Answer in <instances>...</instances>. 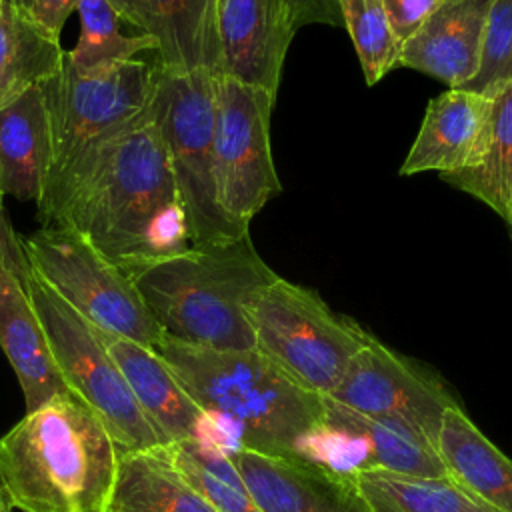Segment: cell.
I'll return each instance as SVG.
<instances>
[{
    "instance_id": "6da1fadb",
    "label": "cell",
    "mask_w": 512,
    "mask_h": 512,
    "mask_svg": "<svg viewBox=\"0 0 512 512\" xmlns=\"http://www.w3.org/2000/svg\"><path fill=\"white\" fill-rule=\"evenodd\" d=\"M52 226L80 232L130 278L192 246L168 154L150 116L100 154Z\"/></svg>"
},
{
    "instance_id": "7a4b0ae2",
    "label": "cell",
    "mask_w": 512,
    "mask_h": 512,
    "mask_svg": "<svg viewBox=\"0 0 512 512\" xmlns=\"http://www.w3.org/2000/svg\"><path fill=\"white\" fill-rule=\"evenodd\" d=\"M156 352L202 408L198 444L222 454L300 456L326 422L324 398L304 390L260 350H214L164 334Z\"/></svg>"
},
{
    "instance_id": "3957f363",
    "label": "cell",
    "mask_w": 512,
    "mask_h": 512,
    "mask_svg": "<svg viewBox=\"0 0 512 512\" xmlns=\"http://www.w3.org/2000/svg\"><path fill=\"white\" fill-rule=\"evenodd\" d=\"M118 450L100 416L66 392L0 440V484L22 512H106Z\"/></svg>"
},
{
    "instance_id": "277c9868",
    "label": "cell",
    "mask_w": 512,
    "mask_h": 512,
    "mask_svg": "<svg viewBox=\"0 0 512 512\" xmlns=\"http://www.w3.org/2000/svg\"><path fill=\"white\" fill-rule=\"evenodd\" d=\"M274 278L276 272L258 256L250 234L190 246L132 276L166 336L214 350L256 346L248 308Z\"/></svg>"
},
{
    "instance_id": "5b68a950",
    "label": "cell",
    "mask_w": 512,
    "mask_h": 512,
    "mask_svg": "<svg viewBox=\"0 0 512 512\" xmlns=\"http://www.w3.org/2000/svg\"><path fill=\"white\" fill-rule=\"evenodd\" d=\"M160 76L156 58H134L94 74H80L62 58L58 72L40 84L52 144L46 190L36 206L40 226L56 224L100 154L150 116Z\"/></svg>"
},
{
    "instance_id": "8992f818",
    "label": "cell",
    "mask_w": 512,
    "mask_h": 512,
    "mask_svg": "<svg viewBox=\"0 0 512 512\" xmlns=\"http://www.w3.org/2000/svg\"><path fill=\"white\" fill-rule=\"evenodd\" d=\"M256 350L298 386L328 398L352 358L370 340L352 318L334 312L316 290L276 274L248 308Z\"/></svg>"
},
{
    "instance_id": "52a82bcc",
    "label": "cell",
    "mask_w": 512,
    "mask_h": 512,
    "mask_svg": "<svg viewBox=\"0 0 512 512\" xmlns=\"http://www.w3.org/2000/svg\"><path fill=\"white\" fill-rule=\"evenodd\" d=\"M214 92L212 72L162 70L150 106V120L164 142L192 246L232 242L250 234V228L232 220L218 200Z\"/></svg>"
},
{
    "instance_id": "ba28073f",
    "label": "cell",
    "mask_w": 512,
    "mask_h": 512,
    "mask_svg": "<svg viewBox=\"0 0 512 512\" xmlns=\"http://www.w3.org/2000/svg\"><path fill=\"white\" fill-rule=\"evenodd\" d=\"M30 270L88 324L156 350L164 338L134 280L80 232L40 226L22 238Z\"/></svg>"
},
{
    "instance_id": "9c48e42d",
    "label": "cell",
    "mask_w": 512,
    "mask_h": 512,
    "mask_svg": "<svg viewBox=\"0 0 512 512\" xmlns=\"http://www.w3.org/2000/svg\"><path fill=\"white\" fill-rule=\"evenodd\" d=\"M22 282L68 390L100 416L118 448L150 450L162 446L120 368L98 340L94 326L40 280L30 266Z\"/></svg>"
},
{
    "instance_id": "30bf717a",
    "label": "cell",
    "mask_w": 512,
    "mask_h": 512,
    "mask_svg": "<svg viewBox=\"0 0 512 512\" xmlns=\"http://www.w3.org/2000/svg\"><path fill=\"white\" fill-rule=\"evenodd\" d=\"M276 96L258 86L216 74L214 162L224 212L250 228L264 204L280 194L270 150V114Z\"/></svg>"
},
{
    "instance_id": "8fae6325",
    "label": "cell",
    "mask_w": 512,
    "mask_h": 512,
    "mask_svg": "<svg viewBox=\"0 0 512 512\" xmlns=\"http://www.w3.org/2000/svg\"><path fill=\"white\" fill-rule=\"evenodd\" d=\"M328 398L368 416L398 418L432 446H436L444 410L460 404L436 372L398 354L374 334L352 358Z\"/></svg>"
},
{
    "instance_id": "7c38bea8",
    "label": "cell",
    "mask_w": 512,
    "mask_h": 512,
    "mask_svg": "<svg viewBox=\"0 0 512 512\" xmlns=\"http://www.w3.org/2000/svg\"><path fill=\"white\" fill-rule=\"evenodd\" d=\"M298 28L288 0H216L220 74L276 96Z\"/></svg>"
},
{
    "instance_id": "4fadbf2b",
    "label": "cell",
    "mask_w": 512,
    "mask_h": 512,
    "mask_svg": "<svg viewBox=\"0 0 512 512\" xmlns=\"http://www.w3.org/2000/svg\"><path fill=\"white\" fill-rule=\"evenodd\" d=\"M228 460L264 512H368L348 474L308 458L240 448Z\"/></svg>"
},
{
    "instance_id": "5bb4252c",
    "label": "cell",
    "mask_w": 512,
    "mask_h": 512,
    "mask_svg": "<svg viewBox=\"0 0 512 512\" xmlns=\"http://www.w3.org/2000/svg\"><path fill=\"white\" fill-rule=\"evenodd\" d=\"M94 332L120 368L132 396L162 440V446L196 442L204 412L162 356L130 338L100 328H94Z\"/></svg>"
},
{
    "instance_id": "9a60e30c",
    "label": "cell",
    "mask_w": 512,
    "mask_h": 512,
    "mask_svg": "<svg viewBox=\"0 0 512 512\" xmlns=\"http://www.w3.org/2000/svg\"><path fill=\"white\" fill-rule=\"evenodd\" d=\"M490 0H448L402 46L398 66L462 88L480 66Z\"/></svg>"
},
{
    "instance_id": "2e32d148",
    "label": "cell",
    "mask_w": 512,
    "mask_h": 512,
    "mask_svg": "<svg viewBox=\"0 0 512 512\" xmlns=\"http://www.w3.org/2000/svg\"><path fill=\"white\" fill-rule=\"evenodd\" d=\"M0 348L18 376L26 412L70 392L22 276L4 264H0Z\"/></svg>"
},
{
    "instance_id": "e0dca14e",
    "label": "cell",
    "mask_w": 512,
    "mask_h": 512,
    "mask_svg": "<svg viewBox=\"0 0 512 512\" xmlns=\"http://www.w3.org/2000/svg\"><path fill=\"white\" fill-rule=\"evenodd\" d=\"M490 108L492 98L462 88L432 98L400 174L462 170L476 152Z\"/></svg>"
},
{
    "instance_id": "ac0fdd59",
    "label": "cell",
    "mask_w": 512,
    "mask_h": 512,
    "mask_svg": "<svg viewBox=\"0 0 512 512\" xmlns=\"http://www.w3.org/2000/svg\"><path fill=\"white\" fill-rule=\"evenodd\" d=\"M52 144L42 88L32 86L0 110V196L42 202Z\"/></svg>"
},
{
    "instance_id": "d6986e66",
    "label": "cell",
    "mask_w": 512,
    "mask_h": 512,
    "mask_svg": "<svg viewBox=\"0 0 512 512\" xmlns=\"http://www.w3.org/2000/svg\"><path fill=\"white\" fill-rule=\"evenodd\" d=\"M434 448L450 480L494 512H512V460L480 432L462 404L444 410Z\"/></svg>"
},
{
    "instance_id": "ffe728a7",
    "label": "cell",
    "mask_w": 512,
    "mask_h": 512,
    "mask_svg": "<svg viewBox=\"0 0 512 512\" xmlns=\"http://www.w3.org/2000/svg\"><path fill=\"white\" fill-rule=\"evenodd\" d=\"M144 8L164 72L220 74L216 0H144Z\"/></svg>"
},
{
    "instance_id": "44dd1931",
    "label": "cell",
    "mask_w": 512,
    "mask_h": 512,
    "mask_svg": "<svg viewBox=\"0 0 512 512\" xmlns=\"http://www.w3.org/2000/svg\"><path fill=\"white\" fill-rule=\"evenodd\" d=\"M106 512H218L172 464L164 446L118 450Z\"/></svg>"
},
{
    "instance_id": "7402d4cb",
    "label": "cell",
    "mask_w": 512,
    "mask_h": 512,
    "mask_svg": "<svg viewBox=\"0 0 512 512\" xmlns=\"http://www.w3.org/2000/svg\"><path fill=\"white\" fill-rule=\"evenodd\" d=\"M440 178L472 194L512 226V84L492 96L490 116L470 162Z\"/></svg>"
},
{
    "instance_id": "603a6c76",
    "label": "cell",
    "mask_w": 512,
    "mask_h": 512,
    "mask_svg": "<svg viewBox=\"0 0 512 512\" xmlns=\"http://www.w3.org/2000/svg\"><path fill=\"white\" fill-rule=\"evenodd\" d=\"M324 404L326 424L364 438L368 446V468L406 476L448 478L434 446L410 424L398 418L368 416L350 410L332 398H324Z\"/></svg>"
},
{
    "instance_id": "cb8c5ba5",
    "label": "cell",
    "mask_w": 512,
    "mask_h": 512,
    "mask_svg": "<svg viewBox=\"0 0 512 512\" xmlns=\"http://www.w3.org/2000/svg\"><path fill=\"white\" fill-rule=\"evenodd\" d=\"M60 40L48 36L28 12L0 2V110L62 66Z\"/></svg>"
},
{
    "instance_id": "d4e9b609",
    "label": "cell",
    "mask_w": 512,
    "mask_h": 512,
    "mask_svg": "<svg viewBox=\"0 0 512 512\" xmlns=\"http://www.w3.org/2000/svg\"><path fill=\"white\" fill-rule=\"evenodd\" d=\"M368 512H494L450 478L406 476L380 468L348 474Z\"/></svg>"
},
{
    "instance_id": "484cf974",
    "label": "cell",
    "mask_w": 512,
    "mask_h": 512,
    "mask_svg": "<svg viewBox=\"0 0 512 512\" xmlns=\"http://www.w3.org/2000/svg\"><path fill=\"white\" fill-rule=\"evenodd\" d=\"M80 34L64 60L80 74H94L120 62L138 58L142 52L156 54V40L146 32L128 36L122 32L124 18L110 0H78Z\"/></svg>"
},
{
    "instance_id": "4316f807",
    "label": "cell",
    "mask_w": 512,
    "mask_h": 512,
    "mask_svg": "<svg viewBox=\"0 0 512 512\" xmlns=\"http://www.w3.org/2000/svg\"><path fill=\"white\" fill-rule=\"evenodd\" d=\"M164 448L178 472L218 512H264L226 454L198 442H176Z\"/></svg>"
},
{
    "instance_id": "83f0119b",
    "label": "cell",
    "mask_w": 512,
    "mask_h": 512,
    "mask_svg": "<svg viewBox=\"0 0 512 512\" xmlns=\"http://www.w3.org/2000/svg\"><path fill=\"white\" fill-rule=\"evenodd\" d=\"M342 24L350 34L368 86L398 68L400 42L396 40L382 0H336Z\"/></svg>"
},
{
    "instance_id": "f1b7e54d",
    "label": "cell",
    "mask_w": 512,
    "mask_h": 512,
    "mask_svg": "<svg viewBox=\"0 0 512 512\" xmlns=\"http://www.w3.org/2000/svg\"><path fill=\"white\" fill-rule=\"evenodd\" d=\"M508 84H512V0H490L480 66L462 90L492 98Z\"/></svg>"
},
{
    "instance_id": "f546056e",
    "label": "cell",
    "mask_w": 512,
    "mask_h": 512,
    "mask_svg": "<svg viewBox=\"0 0 512 512\" xmlns=\"http://www.w3.org/2000/svg\"><path fill=\"white\" fill-rule=\"evenodd\" d=\"M448 0H382L388 24L400 46Z\"/></svg>"
},
{
    "instance_id": "4dcf8cb0",
    "label": "cell",
    "mask_w": 512,
    "mask_h": 512,
    "mask_svg": "<svg viewBox=\"0 0 512 512\" xmlns=\"http://www.w3.org/2000/svg\"><path fill=\"white\" fill-rule=\"evenodd\" d=\"M76 4L78 0H30V16L48 36L60 40V32Z\"/></svg>"
},
{
    "instance_id": "1f68e13d",
    "label": "cell",
    "mask_w": 512,
    "mask_h": 512,
    "mask_svg": "<svg viewBox=\"0 0 512 512\" xmlns=\"http://www.w3.org/2000/svg\"><path fill=\"white\" fill-rule=\"evenodd\" d=\"M298 26L304 24H330V26H340L342 16L336 0H288Z\"/></svg>"
},
{
    "instance_id": "d6a6232c",
    "label": "cell",
    "mask_w": 512,
    "mask_h": 512,
    "mask_svg": "<svg viewBox=\"0 0 512 512\" xmlns=\"http://www.w3.org/2000/svg\"><path fill=\"white\" fill-rule=\"evenodd\" d=\"M0 264L12 268L20 276L28 270V260L22 248V238L12 230L8 218L4 216L2 196H0Z\"/></svg>"
},
{
    "instance_id": "836d02e7",
    "label": "cell",
    "mask_w": 512,
    "mask_h": 512,
    "mask_svg": "<svg viewBox=\"0 0 512 512\" xmlns=\"http://www.w3.org/2000/svg\"><path fill=\"white\" fill-rule=\"evenodd\" d=\"M112 6L120 12L124 22L134 26L138 32H146L148 20H146V8L144 0H110ZM148 34V32H146Z\"/></svg>"
},
{
    "instance_id": "e575fe53",
    "label": "cell",
    "mask_w": 512,
    "mask_h": 512,
    "mask_svg": "<svg viewBox=\"0 0 512 512\" xmlns=\"http://www.w3.org/2000/svg\"><path fill=\"white\" fill-rule=\"evenodd\" d=\"M0 512H12V506H10V502H8L6 494H4L2 484H0Z\"/></svg>"
},
{
    "instance_id": "d590c367",
    "label": "cell",
    "mask_w": 512,
    "mask_h": 512,
    "mask_svg": "<svg viewBox=\"0 0 512 512\" xmlns=\"http://www.w3.org/2000/svg\"><path fill=\"white\" fill-rule=\"evenodd\" d=\"M8 2H12L16 8H20V10L30 14V0H8Z\"/></svg>"
},
{
    "instance_id": "8d00e7d4",
    "label": "cell",
    "mask_w": 512,
    "mask_h": 512,
    "mask_svg": "<svg viewBox=\"0 0 512 512\" xmlns=\"http://www.w3.org/2000/svg\"><path fill=\"white\" fill-rule=\"evenodd\" d=\"M510 236H512V226H510Z\"/></svg>"
},
{
    "instance_id": "74e56055",
    "label": "cell",
    "mask_w": 512,
    "mask_h": 512,
    "mask_svg": "<svg viewBox=\"0 0 512 512\" xmlns=\"http://www.w3.org/2000/svg\"><path fill=\"white\" fill-rule=\"evenodd\" d=\"M0 2H2V0H0Z\"/></svg>"
}]
</instances>
